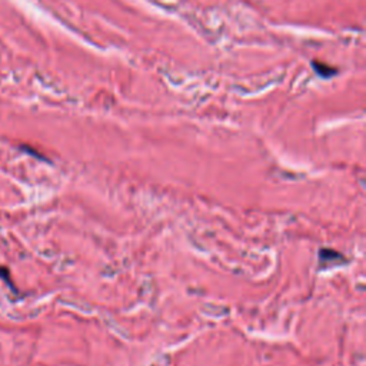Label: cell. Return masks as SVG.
<instances>
[{"mask_svg": "<svg viewBox=\"0 0 366 366\" xmlns=\"http://www.w3.org/2000/svg\"><path fill=\"white\" fill-rule=\"evenodd\" d=\"M318 255H319V266L322 269L328 268L331 265L332 266L333 265H342L343 262H346L345 256L342 253L333 249H328V248H322Z\"/></svg>", "mask_w": 366, "mask_h": 366, "instance_id": "obj_1", "label": "cell"}, {"mask_svg": "<svg viewBox=\"0 0 366 366\" xmlns=\"http://www.w3.org/2000/svg\"><path fill=\"white\" fill-rule=\"evenodd\" d=\"M312 66H313V69L318 71L322 78H331L332 75H335V73H336V69H335V67L328 66V64H325V63H322V62L321 63L313 62Z\"/></svg>", "mask_w": 366, "mask_h": 366, "instance_id": "obj_2", "label": "cell"}]
</instances>
